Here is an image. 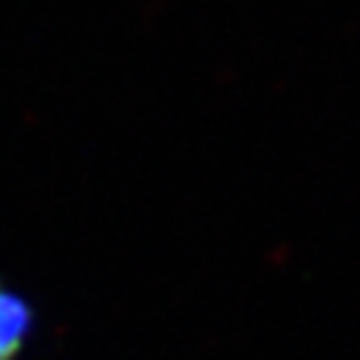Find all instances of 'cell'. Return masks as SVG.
<instances>
[{"label":"cell","mask_w":360,"mask_h":360,"mask_svg":"<svg viewBox=\"0 0 360 360\" xmlns=\"http://www.w3.org/2000/svg\"><path fill=\"white\" fill-rule=\"evenodd\" d=\"M32 332V309L29 304L0 284V360H18Z\"/></svg>","instance_id":"6da1fadb"}]
</instances>
